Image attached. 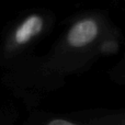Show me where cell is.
<instances>
[{
	"label": "cell",
	"instance_id": "1",
	"mask_svg": "<svg viewBox=\"0 0 125 125\" xmlns=\"http://www.w3.org/2000/svg\"><path fill=\"white\" fill-rule=\"evenodd\" d=\"M53 23V15L46 11L35 10L23 15L4 35L0 47V62L10 64L19 59L33 47L47 32Z\"/></svg>",
	"mask_w": 125,
	"mask_h": 125
},
{
	"label": "cell",
	"instance_id": "2",
	"mask_svg": "<svg viewBox=\"0 0 125 125\" xmlns=\"http://www.w3.org/2000/svg\"><path fill=\"white\" fill-rule=\"evenodd\" d=\"M101 33L102 25L99 17L84 15L68 28L61 48L67 52H86L97 43Z\"/></svg>",
	"mask_w": 125,
	"mask_h": 125
},
{
	"label": "cell",
	"instance_id": "3",
	"mask_svg": "<svg viewBox=\"0 0 125 125\" xmlns=\"http://www.w3.org/2000/svg\"><path fill=\"white\" fill-rule=\"evenodd\" d=\"M46 125H77L75 123H71L69 121H66V120H62V119H55L52 120L51 122H48Z\"/></svg>",
	"mask_w": 125,
	"mask_h": 125
}]
</instances>
